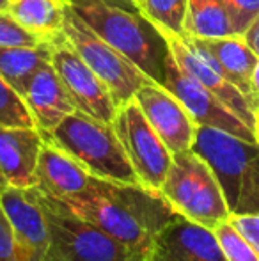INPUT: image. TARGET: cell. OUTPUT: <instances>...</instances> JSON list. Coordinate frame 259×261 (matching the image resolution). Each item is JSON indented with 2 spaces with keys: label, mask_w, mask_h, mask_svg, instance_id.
Listing matches in <instances>:
<instances>
[{
  "label": "cell",
  "mask_w": 259,
  "mask_h": 261,
  "mask_svg": "<svg viewBox=\"0 0 259 261\" xmlns=\"http://www.w3.org/2000/svg\"><path fill=\"white\" fill-rule=\"evenodd\" d=\"M57 199L87 222L140 252H148L155 234L178 215L156 190L96 176L83 192Z\"/></svg>",
  "instance_id": "obj_1"
},
{
  "label": "cell",
  "mask_w": 259,
  "mask_h": 261,
  "mask_svg": "<svg viewBox=\"0 0 259 261\" xmlns=\"http://www.w3.org/2000/svg\"><path fill=\"white\" fill-rule=\"evenodd\" d=\"M68 4L101 39L130 59L153 82L163 86L169 46L153 21L138 11L123 9L105 0H68Z\"/></svg>",
  "instance_id": "obj_2"
},
{
  "label": "cell",
  "mask_w": 259,
  "mask_h": 261,
  "mask_svg": "<svg viewBox=\"0 0 259 261\" xmlns=\"http://www.w3.org/2000/svg\"><path fill=\"white\" fill-rule=\"evenodd\" d=\"M192 149L217 174L231 213H259V144L210 126H197Z\"/></svg>",
  "instance_id": "obj_3"
},
{
  "label": "cell",
  "mask_w": 259,
  "mask_h": 261,
  "mask_svg": "<svg viewBox=\"0 0 259 261\" xmlns=\"http://www.w3.org/2000/svg\"><path fill=\"white\" fill-rule=\"evenodd\" d=\"M43 135L96 178L140 185L112 124L75 110Z\"/></svg>",
  "instance_id": "obj_4"
},
{
  "label": "cell",
  "mask_w": 259,
  "mask_h": 261,
  "mask_svg": "<svg viewBox=\"0 0 259 261\" xmlns=\"http://www.w3.org/2000/svg\"><path fill=\"white\" fill-rule=\"evenodd\" d=\"M36 190L50 227V249L45 261H146V252L116 240L73 213L57 197Z\"/></svg>",
  "instance_id": "obj_5"
},
{
  "label": "cell",
  "mask_w": 259,
  "mask_h": 261,
  "mask_svg": "<svg viewBox=\"0 0 259 261\" xmlns=\"http://www.w3.org/2000/svg\"><path fill=\"white\" fill-rule=\"evenodd\" d=\"M158 192L178 215L204 227L215 229L229 219V208L217 174L194 149L174 153Z\"/></svg>",
  "instance_id": "obj_6"
},
{
  "label": "cell",
  "mask_w": 259,
  "mask_h": 261,
  "mask_svg": "<svg viewBox=\"0 0 259 261\" xmlns=\"http://www.w3.org/2000/svg\"><path fill=\"white\" fill-rule=\"evenodd\" d=\"M63 34L85 61V64L103 80L118 107L133 100L135 93L142 86L153 82L130 59L118 52L105 39H101L89 25L83 23L78 14L69 7L68 0H66Z\"/></svg>",
  "instance_id": "obj_7"
},
{
  "label": "cell",
  "mask_w": 259,
  "mask_h": 261,
  "mask_svg": "<svg viewBox=\"0 0 259 261\" xmlns=\"http://www.w3.org/2000/svg\"><path fill=\"white\" fill-rule=\"evenodd\" d=\"M112 126L142 187L158 192L172 164V153L153 130L133 100L118 107Z\"/></svg>",
  "instance_id": "obj_8"
},
{
  "label": "cell",
  "mask_w": 259,
  "mask_h": 261,
  "mask_svg": "<svg viewBox=\"0 0 259 261\" xmlns=\"http://www.w3.org/2000/svg\"><path fill=\"white\" fill-rule=\"evenodd\" d=\"M48 46L50 62L63 80L76 110L112 124L118 112V103L103 80L85 64L63 32L50 39Z\"/></svg>",
  "instance_id": "obj_9"
},
{
  "label": "cell",
  "mask_w": 259,
  "mask_h": 261,
  "mask_svg": "<svg viewBox=\"0 0 259 261\" xmlns=\"http://www.w3.org/2000/svg\"><path fill=\"white\" fill-rule=\"evenodd\" d=\"M160 32H162L163 39L167 41L169 52L174 61L178 62V66L188 76L197 80L200 86H204L208 91H211L233 114H236L247 126H250L254 130L256 109L259 105L254 103L249 96H245L224 75L222 68L215 62V59L204 52L195 43V39L190 38V36L178 38V36L170 34V32L163 31V29H160Z\"/></svg>",
  "instance_id": "obj_10"
},
{
  "label": "cell",
  "mask_w": 259,
  "mask_h": 261,
  "mask_svg": "<svg viewBox=\"0 0 259 261\" xmlns=\"http://www.w3.org/2000/svg\"><path fill=\"white\" fill-rule=\"evenodd\" d=\"M163 86L185 105L197 126H210L217 130L227 132L245 141L256 142L254 130L247 126L236 114H233L211 91L200 86L197 80L188 76L183 69L178 66L169 52L165 62V80Z\"/></svg>",
  "instance_id": "obj_11"
},
{
  "label": "cell",
  "mask_w": 259,
  "mask_h": 261,
  "mask_svg": "<svg viewBox=\"0 0 259 261\" xmlns=\"http://www.w3.org/2000/svg\"><path fill=\"white\" fill-rule=\"evenodd\" d=\"M0 204L13 227L18 259L45 261L50 249V227L36 187H0Z\"/></svg>",
  "instance_id": "obj_12"
},
{
  "label": "cell",
  "mask_w": 259,
  "mask_h": 261,
  "mask_svg": "<svg viewBox=\"0 0 259 261\" xmlns=\"http://www.w3.org/2000/svg\"><path fill=\"white\" fill-rule=\"evenodd\" d=\"M133 98L153 130L160 135L172 155L192 149L197 123L185 105L165 86L148 82L135 93Z\"/></svg>",
  "instance_id": "obj_13"
},
{
  "label": "cell",
  "mask_w": 259,
  "mask_h": 261,
  "mask_svg": "<svg viewBox=\"0 0 259 261\" xmlns=\"http://www.w3.org/2000/svg\"><path fill=\"white\" fill-rule=\"evenodd\" d=\"M146 261H229L210 227L176 215L155 234Z\"/></svg>",
  "instance_id": "obj_14"
},
{
  "label": "cell",
  "mask_w": 259,
  "mask_h": 261,
  "mask_svg": "<svg viewBox=\"0 0 259 261\" xmlns=\"http://www.w3.org/2000/svg\"><path fill=\"white\" fill-rule=\"evenodd\" d=\"M45 135L39 128L0 124V174L16 189L38 187V162Z\"/></svg>",
  "instance_id": "obj_15"
},
{
  "label": "cell",
  "mask_w": 259,
  "mask_h": 261,
  "mask_svg": "<svg viewBox=\"0 0 259 261\" xmlns=\"http://www.w3.org/2000/svg\"><path fill=\"white\" fill-rule=\"evenodd\" d=\"M21 98L31 110L36 126L43 134L52 132L64 117L76 110L63 80L50 61L36 71V75L21 93Z\"/></svg>",
  "instance_id": "obj_16"
},
{
  "label": "cell",
  "mask_w": 259,
  "mask_h": 261,
  "mask_svg": "<svg viewBox=\"0 0 259 261\" xmlns=\"http://www.w3.org/2000/svg\"><path fill=\"white\" fill-rule=\"evenodd\" d=\"M94 176L71 155L45 139L38 162V187L55 197L80 194L91 185Z\"/></svg>",
  "instance_id": "obj_17"
},
{
  "label": "cell",
  "mask_w": 259,
  "mask_h": 261,
  "mask_svg": "<svg viewBox=\"0 0 259 261\" xmlns=\"http://www.w3.org/2000/svg\"><path fill=\"white\" fill-rule=\"evenodd\" d=\"M195 43L208 55L215 59L222 68L224 75L242 91L245 96H249L256 105L259 101L254 98L250 89V73L257 62V55L247 45L245 38L238 34L222 36V38H194Z\"/></svg>",
  "instance_id": "obj_18"
},
{
  "label": "cell",
  "mask_w": 259,
  "mask_h": 261,
  "mask_svg": "<svg viewBox=\"0 0 259 261\" xmlns=\"http://www.w3.org/2000/svg\"><path fill=\"white\" fill-rule=\"evenodd\" d=\"M66 0H9L7 13L28 32L50 41L63 32Z\"/></svg>",
  "instance_id": "obj_19"
},
{
  "label": "cell",
  "mask_w": 259,
  "mask_h": 261,
  "mask_svg": "<svg viewBox=\"0 0 259 261\" xmlns=\"http://www.w3.org/2000/svg\"><path fill=\"white\" fill-rule=\"evenodd\" d=\"M48 61V41L39 46H0V76L21 96L36 71Z\"/></svg>",
  "instance_id": "obj_20"
},
{
  "label": "cell",
  "mask_w": 259,
  "mask_h": 261,
  "mask_svg": "<svg viewBox=\"0 0 259 261\" xmlns=\"http://www.w3.org/2000/svg\"><path fill=\"white\" fill-rule=\"evenodd\" d=\"M187 36L190 38H222L235 34L222 0H188Z\"/></svg>",
  "instance_id": "obj_21"
},
{
  "label": "cell",
  "mask_w": 259,
  "mask_h": 261,
  "mask_svg": "<svg viewBox=\"0 0 259 261\" xmlns=\"http://www.w3.org/2000/svg\"><path fill=\"white\" fill-rule=\"evenodd\" d=\"M137 9L149 21L178 38H187L188 0H137Z\"/></svg>",
  "instance_id": "obj_22"
},
{
  "label": "cell",
  "mask_w": 259,
  "mask_h": 261,
  "mask_svg": "<svg viewBox=\"0 0 259 261\" xmlns=\"http://www.w3.org/2000/svg\"><path fill=\"white\" fill-rule=\"evenodd\" d=\"M0 124L38 128L23 98L0 76Z\"/></svg>",
  "instance_id": "obj_23"
},
{
  "label": "cell",
  "mask_w": 259,
  "mask_h": 261,
  "mask_svg": "<svg viewBox=\"0 0 259 261\" xmlns=\"http://www.w3.org/2000/svg\"><path fill=\"white\" fill-rule=\"evenodd\" d=\"M218 242L229 261H259V254L235 231V227L225 220L215 227Z\"/></svg>",
  "instance_id": "obj_24"
},
{
  "label": "cell",
  "mask_w": 259,
  "mask_h": 261,
  "mask_svg": "<svg viewBox=\"0 0 259 261\" xmlns=\"http://www.w3.org/2000/svg\"><path fill=\"white\" fill-rule=\"evenodd\" d=\"M41 38L21 27L9 13H0V46H39Z\"/></svg>",
  "instance_id": "obj_25"
},
{
  "label": "cell",
  "mask_w": 259,
  "mask_h": 261,
  "mask_svg": "<svg viewBox=\"0 0 259 261\" xmlns=\"http://www.w3.org/2000/svg\"><path fill=\"white\" fill-rule=\"evenodd\" d=\"M231 21L233 32L243 36L259 16V0H222Z\"/></svg>",
  "instance_id": "obj_26"
},
{
  "label": "cell",
  "mask_w": 259,
  "mask_h": 261,
  "mask_svg": "<svg viewBox=\"0 0 259 261\" xmlns=\"http://www.w3.org/2000/svg\"><path fill=\"white\" fill-rule=\"evenodd\" d=\"M227 222L259 254V213H231Z\"/></svg>",
  "instance_id": "obj_27"
},
{
  "label": "cell",
  "mask_w": 259,
  "mask_h": 261,
  "mask_svg": "<svg viewBox=\"0 0 259 261\" xmlns=\"http://www.w3.org/2000/svg\"><path fill=\"white\" fill-rule=\"evenodd\" d=\"M0 261H20L13 227H11V222L4 212L2 204H0Z\"/></svg>",
  "instance_id": "obj_28"
},
{
  "label": "cell",
  "mask_w": 259,
  "mask_h": 261,
  "mask_svg": "<svg viewBox=\"0 0 259 261\" xmlns=\"http://www.w3.org/2000/svg\"><path fill=\"white\" fill-rule=\"evenodd\" d=\"M243 38H245L247 45H249L250 48L254 50V54L259 57V16L250 23V27L247 29V32L243 34Z\"/></svg>",
  "instance_id": "obj_29"
},
{
  "label": "cell",
  "mask_w": 259,
  "mask_h": 261,
  "mask_svg": "<svg viewBox=\"0 0 259 261\" xmlns=\"http://www.w3.org/2000/svg\"><path fill=\"white\" fill-rule=\"evenodd\" d=\"M250 89H252L254 98L259 101V59H257L256 66H254L252 73H250Z\"/></svg>",
  "instance_id": "obj_30"
},
{
  "label": "cell",
  "mask_w": 259,
  "mask_h": 261,
  "mask_svg": "<svg viewBox=\"0 0 259 261\" xmlns=\"http://www.w3.org/2000/svg\"><path fill=\"white\" fill-rule=\"evenodd\" d=\"M105 2L112 4V6L123 7V9H130V11H138L137 6H135L133 0H105Z\"/></svg>",
  "instance_id": "obj_31"
},
{
  "label": "cell",
  "mask_w": 259,
  "mask_h": 261,
  "mask_svg": "<svg viewBox=\"0 0 259 261\" xmlns=\"http://www.w3.org/2000/svg\"><path fill=\"white\" fill-rule=\"evenodd\" d=\"M254 137H256V142L259 144V107L256 109V121H254Z\"/></svg>",
  "instance_id": "obj_32"
},
{
  "label": "cell",
  "mask_w": 259,
  "mask_h": 261,
  "mask_svg": "<svg viewBox=\"0 0 259 261\" xmlns=\"http://www.w3.org/2000/svg\"><path fill=\"white\" fill-rule=\"evenodd\" d=\"M9 9V0H0V13H6Z\"/></svg>",
  "instance_id": "obj_33"
},
{
  "label": "cell",
  "mask_w": 259,
  "mask_h": 261,
  "mask_svg": "<svg viewBox=\"0 0 259 261\" xmlns=\"http://www.w3.org/2000/svg\"><path fill=\"white\" fill-rule=\"evenodd\" d=\"M6 185V181H4V178H2V174H0V187H4Z\"/></svg>",
  "instance_id": "obj_34"
},
{
  "label": "cell",
  "mask_w": 259,
  "mask_h": 261,
  "mask_svg": "<svg viewBox=\"0 0 259 261\" xmlns=\"http://www.w3.org/2000/svg\"><path fill=\"white\" fill-rule=\"evenodd\" d=\"M133 2H135V6H137V0H133Z\"/></svg>",
  "instance_id": "obj_35"
}]
</instances>
